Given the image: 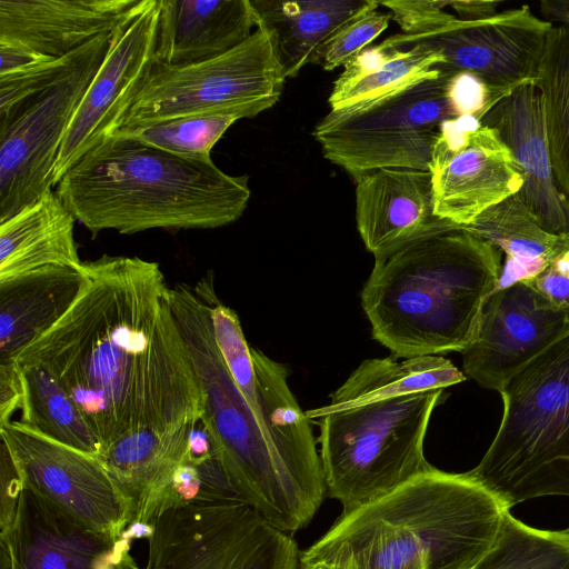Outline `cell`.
Here are the masks:
<instances>
[{"label":"cell","instance_id":"cell-1","mask_svg":"<svg viewBox=\"0 0 569 569\" xmlns=\"http://www.w3.org/2000/svg\"><path fill=\"white\" fill-rule=\"evenodd\" d=\"M83 266L76 302L16 361L61 383L102 450L133 430L196 421L202 395L160 266L107 254Z\"/></svg>","mask_w":569,"mask_h":569},{"label":"cell","instance_id":"cell-2","mask_svg":"<svg viewBox=\"0 0 569 569\" xmlns=\"http://www.w3.org/2000/svg\"><path fill=\"white\" fill-rule=\"evenodd\" d=\"M505 509L466 472L432 467L341 513L301 552L300 569H471L493 545Z\"/></svg>","mask_w":569,"mask_h":569},{"label":"cell","instance_id":"cell-3","mask_svg":"<svg viewBox=\"0 0 569 569\" xmlns=\"http://www.w3.org/2000/svg\"><path fill=\"white\" fill-rule=\"evenodd\" d=\"M56 192L94 237L150 229H216L244 212L247 176H230L212 159L169 153L107 134L60 179Z\"/></svg>","mask_w":569,"mask_h":569},{"label":"cell","instance_id":"cell-4","mask_svg":"<svg viewBox=\"0 0 569 569\" xmlns=\"http://www.w3.org/2000/svg\"><path fill=\"white\" fill-rule=\"evenodd\" d=\"M502 257L462 228L376 257L361 291L372 337L396 358L461 352L497 288Z\"/></svg>","mask_w":569,"mask_h":569},{"label":"cell","instance_id":"cell-5","mask_svg":"<svg viewBox=\"0 0 569 569\" xmlns=\"http://www.w3.org/2000/svg\"><path fill=\"white\" fill-rule=\"evenodd\" d=\"M170 302L199 382L202 415L229 475L273 527L289 535L305 528L319 507L292 479L264 422L232 380L216 345L207 305L186 283L170 288Z\"/></svg>","mask_w":569,"mask_h":569},{"label":"cell","instance_id":"cell-6","mask_svg":"<svg viewBox=\"0 0 569 569\" xmlns=\"http://www.w3.org/2000/svg\"><path fill=\"white\" fill-rule=\"evenodd\" d=\"M443 389L380 399L325 415L320 461L328 493L343 512L365 506L430 470L423 453Z\"/></svg>","mask_w":569,"mask_h":569},{"label":"cell","instance_id":"cell-7","mask_svg":"<svg viewBox=\"0 0 569 569\" xmlns=\"http://www.w3.org/2000/svg\"><path fill=\"white\" fill-rule=\"evenodd\" d=\"M455 73H432L378 98L330 110L315 127L323 156L355 181L379 169L429 171L446 121L462 117Z\"/></svg>","mask_w":569,"mask_h":569},{"label":"cell","instance_id":"cell-8","mask_svg":"<svg viewBox=\"0 0 569 569\" xmlns=\"http://www.w3.org/2000/svg\"><path fill=\"white\" fill-rule=\"evenodd\" d=\"M286 80L271 33L258 27L216 58L182 66L156 60L108 134L199 114L253 118L279 101Z\"/></svg>","mask_w":569,"mask_h":569},{"label":"cell","instance_id":"cell-9","mask_svg":"<svg viewBox=\"0 0 569 569\" xmlns=\"http://www.w3.org/2000/svg\"><path fill=\"white\" fill-rule=\"evenodd\" d=\"M500 395L503 413L497 433L478 466L466 473L503 506L538 468L569 458V333L513 376Z\"/></svg>","mask_w":569,"mask_h":569},{"label":"cell","instance_id":"cell-10","mask_svg":"<svg viewBox=\"0 0 569 569\" xmlns=\"http://www.w3.org/2000/svg\"><path fill=\"white\" fill-rule=\"evenodd\" d=\"M146 569H300L291 535L246 503L169 508L150 523Z\"/></svg>","mask_w":569,"mask_h":569},{"label":"cell","instance_id":"cell-11","mask_svg":"<svg viewBox=\"0 0 569 569\" xmlns=\"http://www.w3.org/2000/svg\"><path fill=\"white\" fill-rule=\"evenodd\" d=\"M111 33L84 44L51 84L0 121V222L52 189L63 136L107 53Z\"/></svg>","mask_w":569,"mask_h":569},{"label":"cell","instance_id":"cell-12","mask_svg":"<svg viewBox=\"0 0 569 569\" xmlns=\"http://www.w3.org/2000/svg\"><path fill=\"white\" fill-rule=\"evenodd\" d=\"M552 27L523 4L477 21L451 16L413 33L390 36L380 44L398 49L421 46L435 50L445 58L439 69L472 73L512 93L526 84H536Z\"/></svg>","mask_w":569,"mask_h":569},{"label":"cell","instance_id":"cell-13","mask_svg":"<svg viewBox=\"0 0 569 569\" xmlns=\"http://www.w3.org/2000/svg\"><path fill=\"white\" fill-rule=\"evenodd\" d=\"M160 0H139L111 32L107 53L63 136L53 187L106 137L156 61Z\"/></svg>","mask_w":569,"mask_h":569},{"label":"cell","instance_id":"cell-14","mask_svg":"<svg viewBox=\"0 0 569 569\" xmlns=\"http://www.w3.org/2000/svg\"><path fill=\"white\" fill-rule=\"evenodd\" d=\"M23 483L97 531L122 537L129 508L98 459L41 437L19 421L0 427Z\"/></svg>","mask_w":569,"mask_h":569},{"label":"cell","instance_id":"cell-15","mask_svg":"<svg viewBox=\"0 0 569 569\" xmlns=\"http://www.w3.org/2000/svg\"><path fill=\"white\" fill-rule=\"evenodd\" d=\"M435 214L458 227L522 187V177L497 131L473 117L442 124L429 164Z\"/></svg>","mask_w":569,"mask_h":569},{"label":"cell","instance_id":"cell-16","mask_svg":"<svg viewBox=\"0 0 569 569\" xmlns=\"http://www.w3.org/2000/svg\"><path fill=\"white\" fill-rule=\"evenodd\" d=\"M569 333L568 317L523 282L495 290L462 355V372L500 392L509 380Z\"/></svg>","mask_w":569,"mask_h":569},{"label":"cell","instance_id":"cell-17","mask_svg":"<svg viewBox=\"0 0 569 569\" xmlns=\"http://www.w3.org/2000/svg\"><path fill=\"white\" fill-rule=\"evenodd\" d=\"M131 540L97 531L24 485L0 569H120Z\"/></svg>","mask_w":569,"mask_h":569},{"label":"cell","instance_id":"cell-18","mask_svg":"<svg viewBox=\"0 0 569 569\" xmlns=\"http://www.w3.org/2000/svg\"><path fill=\"white\" fill-rule=\"evenodd\" d=\"M355 182L357 229L375 258L421 237L460 228L435 214L430 171L379 169Z\"/></svg>","mask_w":569,"mask_h":569},{"label":"cell","instance_id":"cell-19","mask_svg":"<svg viewBox=\"0 0 569 569\" xmlns=\"http://www.w3.org/2000/svg\"><path fill=\"white\" fill-rule=\"evenodd\" d=\"M511 151L522 177L518 196L548 232H569V200L559 189L549 153L542 98L526 84L497 103L481 120Z\"/></svg>","mask_w":569,"mask_h":569},{"label":"cell","instance_id":"cell-20","mask_svg":"<svg viewBox=\"0 0 569 569\" xmlns=\"http://www.w3.org/2000/svg\"><path fill=\"white\" fill-rule=\"evenodd\" d=\"M139 0H0V42L63 57L111 33Z\"/></svg>","mask_w":569,"mask_h":569},{"label":"cell","instance_id":"cell-21","mask_svg":"<svg viewBox=\"0 0 569 569\" xmlns=\"http://www.w3.org/2000/svg\"><path fill=\"white\" fill-rule=\"evenodd\" d=\"M194 422L173 431H130L98 456L128 505L131 539L147 538L156 506L187 458Z\"/></svg>","mask_w":569,"mask_h":569},{"label":"cell","instance_id":"cell-22","mask_svg":"<svg viewBox=\"0 0 569 569\" xmlns=\"http://www.w3.org/2000/svg\"><path fill=\"white\" fill-rule=\"evenodd\" d=\"M257 28L250 0H160L156 60L182 66L216 58Z\"/></svg>","mask_w":569,"mask_h":569},{"label":"cell","instance_id":"cell-23","mask_svg":"<svg viewBox=\"0 0 569 569\" xmlns=\"http://www.w3.org/2000/svg\"><path fill=\"white\" fill-rule=\"evenodd\" d=\"M87 282L81 267L52 266L0 281V362L16 361L70 310Z\"/></svg>","mask_w":569,"mask_h":569},{"label":"cell","instance_id":"cell-24","mask_svg":"<svg viewBox=\"0 0 569 569\" xmlns=\"http://www.w3.org/2000/svg\"><path fill=\"white\" fill-rule=\"evenodd\" d=\"M259 409L271 441L288 472L318 507L327 487L309 419L289 385L287 367L251 347Z\"/></svg>","mask_w":569,"mask_h":569},{"label":"cell","instance_id":"cell-25","mask_svg":"<svg viewBox=\"0 0 569 569\" xmlns=\"http://www.w3.org/2000/svg\"><path fill=\"white\" fill-rule=\"evenodd\" d=\"M72 212L52 189L0 222V281L52 266L81 267Z\"/></svg>","mask_w":569,"mask_h":569},{"label":"cell","instance_id":"cell-26","mask_svg":"<svg viewBox=\"0 0 569 569\" xmlns=\"http://www.w3.org/2000/svg\"><path fill=\"white\" fill-rule=\"evenodd\" d=\"M258 27L274 42L286 78L310 63H320L326 44L349 19L371 0H250Z\"/></svg>","mask_w":569,"mask_h":569},{"label":"cell","instance_id":"cell-27","mask_svg":"<svg viewBox=\"0 0 569 569\" xmlns=\"http://www.w3.org/2000/svg\"><path fill=\"white\" fill-rule=\"evenodd\" d=\"M466 380L450 360L423 356L397 361L393 358L365 360L332 393L330 402L306 412L308 419L345 410L362 403L436 389Z\"/></svg>","mask_w":569,"mask_h":569},{"label":"cell","instance_id":"cell-28","mask_svg":"<svg viewBox=\"0 0 569 569\" xmlns=\"http://www.w3.org/2000/svg\"><path fill=\"white\" fill-rule=\"evenodd\" d=\"M502 252L496 290L517 282L528 283L547 266L557 234L546 231L527 209L518 193L485 210L461 227Z\"/></svg>","mask_w":569,"mask_h":569},{"label":"cell","instance_id":"cell-29","mask_svg":"<svg viewBox=\"0 0 569 569\" xmlns=\"http://www.w3.org/2000/svg\"><path fill=\"white\" fill-rule=\"evenodd\" d=\"M443 63L440 53L421 46L366 48L343 67L328 102L331 110L362 103L419 80Z\"/></svg>","mask_w":569,"mask_h":569},{"label":"cell","instance_id":"cell-30","mask_svg":"<svg viewBox=\"0 0 569 569\" xmlns=\"http://www.w3.org/2000/svg\"><path fill=\"white\" fill-rule=\"evenodd\" d=\"M18 365L23 383L19 422L41 437L98 457L101 443L61 383L39 366Z\"/></svg>","mask_w":569,"mask_h":569},{"label":"cell","instance_id":"cell-31","mask_svg":"<svg viewBox=\"0 0 569 569\" xmlns=\"http://www.w3.org/2000/svg\"><path fill=\"white\" fill-rule=\"evenodd\" d=\"M553 173L569 200V24L552 27L536 81Z\"/></svg>","mask_w":569,"mask_h":569},{"label":"cell","instance_id":"cell-32","mask_svg":"<svg viewBox=\"0 0 569 569\" xmlns=\"http://www.w3.org/2000/svg\"><path fill=\"white\" fill-rule=\"evenodd\" d=\"M471 569H569V527L537 529L505 509L493 545Z\"/></svg>","mask_w":569,"mask_h":569},{"label":"cell","instance_id":"cell-33","mask_svg":"<svg viewBox=\"0 0 569 569\" xmlns=\"http://www.w3.org/2000/svg\"><path fill=\"white\" fill-rule=\"evenodd\" d=\"M237 120L231 114H199L111 134L126 136L176 156L210 160L212 148Z\"/></svg>","mask_w":569,"mask_h":569},{"label":"cell","instance_id":"cell-34","mask_svg":"<svg viewBox=\"0 0 569 569\" xmlns=\"http://www.w3.org/2000/svg\"><path fill=\"white\" fill-rule=\"evenodd\" d=\"M378 7L379 2L373 1L335 32L322 53L323 69L345 67L388 28L391 13H383Z\"/></svg>","mask_w":569,"mask_h":569},{"label":"cell","instance_id":"cell-35","mask_svg":"<svg viewBox=\"0 0 569 569\" xmlns=\"http://www.w3.org/2000/svg\"><path fill=\"white\" fill-rule=\"evenodd\" d=\"M81 49L0 74V121L6 120L24 100L54 82L76 61Z\"/></svg>","mask_w":569,"mask_h":569},{"label":"cell","instance_id":"cell-36","mask_svg":"<svg viewBox=\"0 0 569 569\" xmlns=\"http://www.w3.org/2000/svg\"><path fill=\"white\" fill-rule=\"evenodd\" d=\"M526 284L569 319V232L557 234L547 266Z\"/></svg>","mask_w":569,"mask_h":569},{"label":"cell","instance_id":"cell-37","mask_svg":"<svg viewBox=\"0 0 569 569\" xmlns=\"http://www.w3.org/2000/svg\"><path fill=\"white\" fill-rule=\"evenodd\" d=\"M545 496H569V458H559L538 468L512 490L503 506L510 509Z\"/></svg>","mask_w":569,"mask_h":569},{"label":"cell","instance_id":"cell-38","mask_svg":"<svg viewBox=\"0 0 569 569\" xmlns=\"http://www.w3.org/2000/svg\"><path fill=\"white\" fill-rule=\"evenodd\" d=\"M379 4L390 10L391 17L401 27L403 33L417 32L430 24L447 20L451 14L443 8L450 1H383Z\"/></svg>","mask_w":569,"mask_h":569},{"label":"cell","instance_id":"cell-39","mask_svg":"<svg viewBox=\"0 0 569 569\" xmlns=\"http://www.w3.org/2000/svg\"><path fill=\"white\" fill-rule=\"evenodd\" d=\"M24 488L21 473L7 447H0V536L11 528Z\"/></svg>","mask_w":569,"mask_h":569},{"label":"cell","instance_id":"cell-40","mask_svg":"<svg viewBox=\"0 0 569 569\" xmlns=\"http://www.w3.org/2000/svg\"><path fill=\"white\" fill-rule=\"evenodd\" d=\"M23 383L17 361L0 362V427L11 422L13 413L21 409Z\"/></svg>","mask_w":569,"mask_h":569},{"label":"cell","instance_id":"cell-41","mask_svg":"<svg viewBox=\"0 0 569 569\" xmlns=\"http://www.w3.org/2000/svg\"><path fill=\"white\" fill-rule=\"evenodd\" d=\"M47 58L27 48L0 42V74L24 69Z\"/></svg>","mask_w":569,"mask_h":569},{"label":"cell","instance_id":"cell-42","mask_svg":"<svg viewBox=\"0 0 569 569\" xmlns=\"http://www.w3.org/2000/svg\"><path fill=\"white\" fill-rule=\"evenodd\" d=\"M499 1L490 0H458L450 1V6L458 13V19L465 21H477L493 17L497 14Z\"/></svg>","mask_w":569,"mask_h":569},{"label":"cell","instance_id":"cell-43","mask_svg":"<svg viewBox=\"0 0 569 569\" xmlns=\"http://www.w3.org/2000/svg\"><path fill=\"white\" fill-rule=\"evenodd\" d=\"M540 8L546 17L569 24V0H543Z\"/></svg>","mask_w":569,"mask_h":569},{"label":"cell","instance_id":"cell-44","mask_svg":"<svg viewBox=\"0 0 569 569\" xmlns=\"http://www.w3.org/2000/svg\"><path fill=\"white\" fill-rule=\"evenodd\" d=\"M120 569H142V568H140V567L136 563L134 559H133L131 556H129V557L123 561V563L121 565ZM143 569H146V568H143Z\"/></svg>","mask_w":569,"mask_h":569}]
</instances>
